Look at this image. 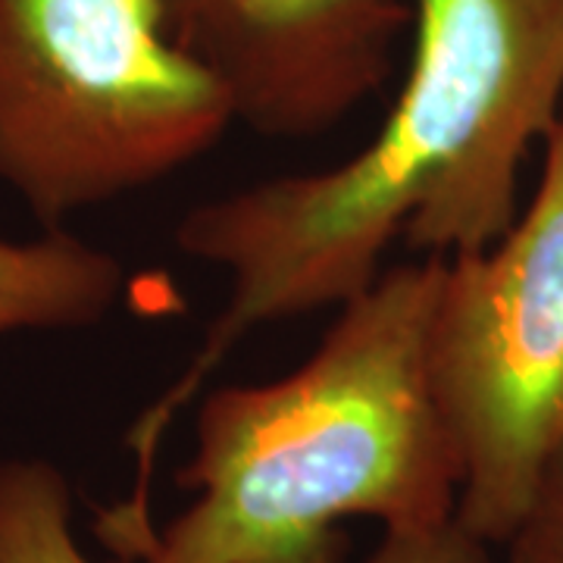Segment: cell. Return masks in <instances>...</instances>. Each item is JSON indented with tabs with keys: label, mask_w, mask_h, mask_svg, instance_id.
<instances>
[{
	"label": "cell",
	"mask_w": 563,
	"mask_h": 563,
	"mask_svg": "<svg viewBox=\"0 0 563 563\" xmlns=\"http://www.w3.org/2000/svg\"><path fill=\"white\" fill-rule=\"evenodd\" d=\"M166 29L263 139L335 129L391 76L413 0H163Z\"/></svg>",
	"instance_id": "cell-5"
},
{
	"label": "cell",
	"mask_w": 563,
	"mask_h": 563,
	"mask_svg": "<svg viewBox=\"0 0 563 563\" xmlns=\"http://www.w3.org/2000/svg\"><path fill=\"white\" fill-rule=\"evenodd\" d=\"M442 257L383 273L339 307L307 361L261 385L198 395L195 501L141 563H344L342 520L385 532L451 523L461 463L426 369Z\"/></svg>",
	"instance_id": "cell-2"
},
{
	"label": "cell",
	"mask_w": 563,
	"mask_h": 563,
	"mask_svg": "<svg viewBox=\"0 0 563 563\" xmlns=\"http://www.w3.org/2000/svg\"><path fill=\"white\" fill-rule=\"evenodd\" d=\"M363 563H495L492 544L466 532L457 520L432 529L383 532V542Z\"/></svg>",
	"instance_id": "cell-9"
},
{
	"label": "cell",
	"mask_w": 563,
	"mask_h": 563,
	"mask_svg": "<svg viewBox=\"0 0 563 563\" xmlns=\"http://www.w3.org/2000/svg\"><path fill=\"white\" fill-rule=\"evenodd\" d=\"M232 122L163 0H0V181L47 229L176 176Z\"/></svg>",
	"instance_id": "cell-3"
},
{
	"label": "cell",
	"mask_w": 563,
	"mask_h": 563,
	"mask_svg": "<svg viewBox=\"0 0 563 563\" xmlns=\"http://www.w3.org/2000/svg\"><path fill=\"white\" fill-rule=\"evenodd\" d=\"M125 295V266L60 229L35 242L0 239V335L25 329H85Z\"/></svg>",
	"instance_id": "cell-6"
},
{
	"label": "cell",
	"mask_w": 563,
	"mask_h": 563,
	"mask_svg": "<svg viewBox=\"0 0 563 563\" xmlns=\"http://www.w3.org/2000/svg\"><path fill=\"white\" fill-rule=\"evenodd\" d=\"M504 551L507 563H563V448L548 463L536 498Z\"/></svg>",
	"instance_id": "cell-8"
},
{
	"label": "cell",
	"mask_w": 563,
	"mask_h": 563,
	"mask_svg": "<svg viewBox=\"0 0 563 563\" xmlns=\"http://www.w3.org/2000/svg\"><path fill=\"white\" fill-rule=\"evenodd\" d=\"M0 563H98L73 536V488L51 461H0Z\"/></svg>",
	"instance_id": "cell-7"
},
{
	"label": "cell",
	"mask_w": 563,
	"mask_h": 563,
	"mask_svg": "<svg viewBox=\"0 0 563 563\" xmlns=\"http://www.w3.org/2000/svg\"><path fill=\"white\" fill-rule=\"evenodd\" d=\"M561 98L563 0H413L410 69L366 147L191 207L173 242L225 269L232 295L129 429L139 473L117 504L122 520L151 523L163 435L244 335L354 301L383 276L395 239L426 257L498 242L520 217V166L561 122Z\"/></svg>",
	"instance_id": "cell-1"
},
{
	"label": "cell",
	"mask_w": 563,
	"mask_h": 563,
	"mask_svg": "<svg viewBox=\"0 0 563 563\" xmlns=\"http://www.w3.org/2000/svg\"><path fill=\"white\" fill-rule=\"evenodd\" d=\"M426 369L461 463L454 520L504 548L563 448V120L514 225L442 257Z\"/></svg>",
	"instance_id": "cell-4"
}]
</instances>
